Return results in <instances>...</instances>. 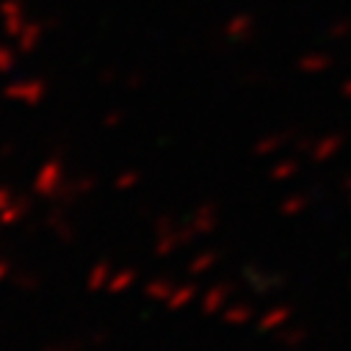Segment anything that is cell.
Masks as SVG:
<instances>
[{
    "label": "cell",
    "instance_id": "2e32d148",
    "mask_svg": "<svg viewBox=\"0 0 351 351\" xmlns=\"http://www.w3.org/2000/svg\"><path fill=\"white\" fill-rule=\"evenodd\" d=\"M340 144H343V138H340V136H326V138H321V141L315 144L313 158H315V160H329V158L340 149Z\"/></svg>",
    "mask_w": 351,
    "mask_h": 351
},
{
    "label": "cell",
    "instance_id": "ac0fdd59",
    "mask_svg": "<svg viewBox=\"0 0 351 351\" xmlns=\"http://www.w3.org/2000/svg\"><path fill=\"white\" fill-rule=\"evenodd\" d=\"M138 183H141V171L130 169V171H122L119 178L114 180V189H117V191H130V189H136Z\"/></svg>",
    "mask_w": 351,
    "mask_h": 351
},
{
    "label": "cell",
    "instance_id": "5bb4252c",
    "mask_svg": "<svg viewBox=\"0 0 351 351\" xmlns=\"http://www.w3.org/2000/svg\"><path fill=\"white\" fill-rule=\"evenodd\" d=\"M136 282H138V271H136V269H122V271H114V274H111V282H108L106 291L114 293V296H119V293L130 291Z\"/></svg>",
    "mask_w": 351,
    "mask_h": 351
},
{
    "label": "cell",
    "instance_id": "d4e9b609",
    "mask_svg": "<svg viewBox=\"0 0 351 351\" xmlns=\"http://www.w3.org/2000/svg\"><path fill=\"white\" fill-rule=\"evenodd\" d=\"M12 274H14V269H12V260L0 257V285L9 282V277H12Z\"/></svg>",
    "mask_w": 351,
    "mask_h": 351
},
{
    "label": "cell",
    "instance_id": "7402d4cb",
    "mask_svg": "<svg viewBox=\"0 0 351 351\" xmlns=\"http://www.w3.org/2000/svg\"><path fill=\"white\" fill-rule=\"evenodd\" d=\"M304 72H324L329 66V58L326 56H307L302 64H299Z\"/></svg>",
    "mask_w": 351,
    "mask_h": 351
},
{
    "label": "cell",
    "instance_id": "5b68a950",
    "mask_svg": "<svg viewBox=\"0 0 351 351\" xmlns=\"http://www.w3.org/2000/svg\"><path fill=\"white\" fill-rule=\"evenodd\" d=\"M186 224L191 227V232H194L197 238L210 235V232L216 230V224H219V208L210 205V202H205V205H199V208L191 213V219H189Z\"/></svg>",
    "mask_w": 351,
    "mask_h": 351
},
{
    "label": "cell",
    "instance_id": "e0dca14e",
    "mask_svg": "<svg viewBox=\"0 0 351 351\" xmlns=\"http://www.w3.org/2000/svg\"><path fill=\"white\" fill-rule=\"evenodd\" d=\"M12 280H14V288L23 291V293H34V291H39V285H42V277H39V274H31V271L12 274Z\"/></svg>",
    "mask_w": 351,
    "mask_h": 351
},
{
    "label": "cell",
    "instance_id": "9c48e42d",
    "mask_svg": "<svg viewBox=\"0 0 351 351\" xmlns=\"http://www.w3.org/2000/svg\"><path fill=\"white\" fill-rule=\"evenodd\" d=\"M25 216H31V199H28V197H17L3 213H0V227H14V224H20Z\"/></svg>",
    "mask_w": 351,
    "mask_h": 351
},
{
    "label": "cell",
    "instance_id": "f1b7e54d",
    "mask_svg": "<svg viewBox=\"0 0 351 351\" xmlns=\"http://www.w3.org/2000/svg\"><path fill=\"white\" fill-rule=\"evenodd\" d=\"M343 97H346V100H351V80H346V83H343Z\"/></svg>",
    "mask_w": 351,
    "mask_h": 351
},
{
    "label": "cell",
    "instance_id": "3957f363",
    "mask_svg": "<svg viewBox=\"0 0 351 351\" xmlns=\"http://www.w3.org/2000/svg\"><path fill=\"white\" fill-rule=\"evenodd\" d=\"M45 224H47V230L61 241V243H75L77 241V230H75V224L69 221V216H66V208L64 205H56L53 210H47V216H45Z\"/></svg>",
    "mask_w": 351,
    "mask_h": 351
},
{
    "label": "cell",
    "instance_id": "83f0119b",
    "mask_svg": "<svg viewBox=\"0 0 351 351\" xmlns=\"http://www.w3.org/2000/svg\"><path fill=\"white\" fill-rule=\"evenodd\" d=\"M75 346L72 343H53V346H47L45 351H72Z\"/></svg>",
    "mask_w": 351,
    "mask_h": 351
},
{
    "label": "cell",
    "instance_id": "d6986e66",
    "mask_svg": "<svg viewBox=\"0 0 351 351\" xmlns=\"http://www.w3.org/2000/svg\"><path fill=\"white\" fill-rule=\"evenodd\" d=\"M307 208V199L304 197H299V194H293V197H288L282 205H280V210H282V216H299L302 210Z\"/></svg>",
    "mask_w": 351,
    "mask_h": 351
},
{
    "label": "cell",
    "instance_id": "ba28073f",
    "mask_svg": "<svg viewBox=\"0 0 351 351\" xmlns=\"http://www.w3.org/2000/svg\"><path fill=\"white\" fill-rule=\"evenodd\" d=\"M291 315H293V310H291V307H285V304L271 307L269 313H263V315H260L257 329H260V332H277V329H285V326H288V321H291Z\"/></svg>",
    "mask_w": 351,
    "mask_h": 351
},
{
    "label": "cell",
    "instance_id": "cb8c5ba5",
    "mask_svg": "<svg viewBox=\"0 0 351 351\" xmlns=\"http://www.w3.org/2000/svg\"><path fill=\"white\" fill-rule=\"evenodd\" d=\"M14 199H17V194H14L12 189H6V186H0V213H3V210H6V208H9L12 202H14Z\"/></svg>",
    "mask_w": 351,
    "mask_h": 351
},
{
    "label": "cell",
    "instance_id": "9a60e30c",
    "mask_svg": "<svg viewBox=\"0 0 351 351\" xmlns=\"http://www.w3.org/2000/svg\"><path fill=\"white\" fill-rule=\"evenodd\" d=\"M216 263H219V252H199L194 260H189V274L191 277H202L216 266Z\"/></svg>",
    "mask_w": 351,
    "mask_h": 351
},
{
    "label": "cell",
    "instance_id": "484cf974",
    "mask_svg": "<svg viewBox=\"0 0 351 351\" xmlns=\"http://www.w3.org/2000/svg\"><path fill=\"white\" fill-rule=\"evenodd\" d=\"M348 34H351V23H348V20H343V23H337V25L332 28V36H335V39H346Z\"/></svg>",
    "mask_w": 351,
    "mask_h": 351
},
{
    "label": "cell",
    "instance_id": "7a4b0ae2",
    "mask_svg": "<svg viewBox=\"0 0 351 351\" xmlns=\"http://www.w3.org/2000/svg\"><path fill=\"white\" fill-rule=\"evenodd\" d=\"M61 186H64V166L58 160H47L34 180V194L42 199H53Z\"/></svg>",
    "mask_w": 351,
    "mask_h": 351
},
{
    "label": "cell",
    "instance_id": "44dd1931",
    "mask_svg": "<svg viewBox=\"0 0 351 351\" xmlns=\"http://www.w3.org/2000/svg\"><path fill=\"white\" fill-rule=\"evenodd\" d=\"M282 335H280V343L285 346V348H293V346H302L304 343V332L302 329H280Z\"/></svg>",
    "mask_w": 351,
    "mask_h": 351
},
{
    "label": "cell",
    "instance_id": "8fae6325",
    "mask_svg": "<svg viewBox=\"0 0 351 351\" xmlns=\"http://www.w3.org/2000/svg\"><path fill=\"white\" fill-rule=\"evenodd\" d=\"M221 318H224L227 326H246V324L254 318V310H252V304H246V302H238V304L230 302V304L221 310Z\"/></svg>",
    "mask_w": 351,
    "mask_h": 351
},
{
    "label": "cell",
    "instance_id": "52a82bcc",
    "mask_svg": "<svg viewBox=\"0 0 351 351\" xmlns=\"http://www.w3.org/2000/svg\"><path fill=\"white\" fill-rule=\"evenodd\" d=\"M197 296H199V288H197V282H183V285H174L171 296L166 299V307H169L171 313L186 310L189 304H194V302H197Z\"/></svg>",
    "mask_w": 351,
    "mask_h": 351
},
{
    "label": "cell",
    "instance_id": "f546056e",
    "mask_svg": "<svg viewBox=\"0 0 351 351\" xmlns=\"http://www.w3.org/2000/svg\"><path fill=\"white\" fill-rule=\"evenodd\" d=\"M72 351H77V348H72Z\"/></svg>",
    "mask_w": 351,
    "mask_h": 351
},
{
    "label": "cell",
    "instance_id": "4316f807",
    "mask_svg": "<svg viewBox=\"0 0 351 351\" xmlns=\"http://www.w3.org/2000/svg\"><path fill=\"white\" fill-rule=\"evenodd\" d=\"M106 340H108V335H106V332H95V335L89 337V343H92V346H103Z\"/></svg>",
    "mask_w": 351,
    "mask_h": 351
},
{
    "label": "cell",
    "instance_id": "8992f818",
    "mask_svg": "<svg viewBox=\"0 0 351 351\" xmlns=\"http://www.w3.org/2000/svg\"><path fill=\"white\" fill-rule=\"evenodd\" d=\"M230 296H232V288H230V285H213V288L205 291V296H202V313H205V315L221 313V310L230 304Z\"/></svg>",
    "mask_w": 351,
    "mask_h": 351
},
{
    "label": "cell",
    "instance_id": "6da1fadb",
    "mask_svg": "<svg viewBox=\"0 0 351 351\" xmlns=\"http://www.w3.org/2000/svg\"><path fill=\"white\" fill-rule=\"evenodd\" d=\"M183 246H189V241L183 235V224H178L174 216H160L155 221V254L158 257H171Z\"/></svg>",
    "mask_w": 351,
    "mask_h": 351
},
{
    "label": "cell",
    "instance_id": "ffe728a7",
    "mask_svg": "<svg viewBox=\"0 0 351 351\" xmlns=\"http://www.w3.org/2000/svg\"><path fill=\"white\" fill-rule=\"evenodd\" d=\"M296 169H299L296 160H280V163L271 169V178H274V180H288V178H293V174H296Z\"/></svg>",
    "mask_w": 351,
    "mask_h": 351
},
{
    "label": "cell",
    "instance_id": "7c38bea8",
    "mask_svg": "<svg viewBox=\"0 0 351 351\" xmlns=\"http://www.w3.org/2000/svg\"><path fill=\"white\" fill-rule=\"evenodd\" d=\"M111 263L108 260H100V263H95L92 266V271H89V277H86V288H89L92 293H97V291H106L108 288V282H111Z\"/></svg>",
    "mask_w": 351,
    "mask_h": 351
},
{
    "label": "cell",
    "instance_id": "603a6c76",
    "mask_svg": "<svg viewBox=\"0 0 351 351\" xmlns=\"http://www.w3.org/2000/svg\"><path fill=\"white\" fill-rule=\"evenodd\" d=\"M280 144H282V138H266V141H260L254 149H257V155H269V152H274Z\"/></svg>",
    "mask_w": 351,
    "mask_h": 351
},
{
    "label": "cell",
    "instance_id": "277c9868",
    "mask_svg": "<svg viewBox=\"0 0 351 351\" xmlns=\"http://www.w3.org/2000/svg\"><path fill=\"white\" fill-rule=\"evenodd\" d=\"M95 189H97V180H95V178H77V180H69V183L64 180V186L58 189V194H56L53 199H56V205L69 208V205H75L77 199L89 197Z\"/></svg>",
    "mask_w": 351,
    "mask_h": 351
},
{
    "label": "cell",
    "instance_id": "4fadbf2b",
    "mask_svg": "<svg viewBox=\"0 0 351 351\" xmlns=\"http://www.w3.org/2000/svg\"><path fill=\"white\" fill-rule=\"evenodd\" d=\"M171 291H174V282L169 277H155V280H149L144 285V296L149 302H158V304H166V299L171 296Z\"/></svg>",
    "mask_w": 351,
    "mask_h": 351
},
{
    "label": "cell",
    "instance_id": "30bf717a",
    "mask_svg": "<svg viewBox=\"0 0 351 351\" xmlns=\"http://www.w3.org/2000/svg\"><path fill=\"white\" fill-rule=\"evenodd\" d=\"M243 277L249 280V285H252L257 293H271L274 288L282 285L277 274H266V271H260V269H243Z\"/></svg>",
    "mask_w": 351,
    "mask_h": 351
}]
</instances>
